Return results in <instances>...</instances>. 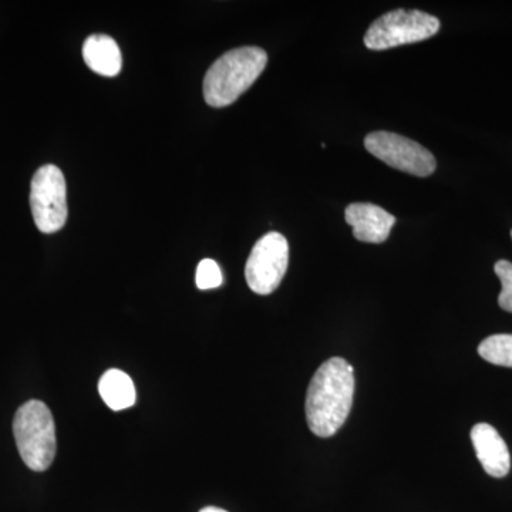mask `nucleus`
<instances>
[{"label": "nucleus", "mask_w": 512, "mask_h": 512, "mask_svg": "<svg viewBox=\"0 0 512 512\" xmlns=\"http://www.w3.org/2000/svg\"><path fill=\"white\" fill-rule=\"evenodd\" d=\"M355 394V370L342 357L326 360L316 370L306 393V421L322 439L335 436L348 419Z\"/></svg>", "instance_id": "obj_1"}, {"label": "nucleus", "mask_w": 512, "mask_h": 512, "mask_svg": "<svg viewBox=\"0 0 512 512\" xmlns=\"http://www.w3.org/2000/svg\"><path fill=\"white\" fill-rule=\"evenodd\" d=\"M268 55L261 47L247 46L229 50L217 60L204 79L205 101L211 107L235 103L261 76Z\"/></svg>", "instance_id": "obj_2"}, {"label": "nucleus", "mask_w": 512, "mask_h": 512, "mask_svg": "<svg viewBox=\"0 0 512 512\" xmlns=\"http://www.w3.org/2000/svg\"><path fill=\"white\" fill-rule=\"evenodd\" d=\"M13 434L23 463L43 473L56 457V426L52 412L40 400H30L19 407L13 419Z\"/></svg>", "instance_id": "obj_3"}, {"label": "nucleus", "mask_w": 512, "mask_h": 512, "mask_svg": "<svg viewBox=\"0 0 512 512\" xmlns=\"http://www.w3.org/2000/svg\"><path fill=\"white\" fill-rule=\"evenodd\" d=\"M440 30V20L421 10L397 9L375 20L367 30L365 46L370 50L423 42Z\"/></svg>", "instance_id": "obj_4"}, {"label": "nucleus", "mask_w": 512, "mask_h": 512, "mask_svg": "<svg viewBox=\"0 0 512 512\" xmlns=\"http://www.w3.org/2000/svg\"><path fill=\"white\" fill-rule=\"evenodd\" d=\"M30 208L36 227L43 234H55L67 221V187L62 170L56 165H42L30 185Z\"/></svg>", "instance_id": "obj_5"}, {"label": "nucleus", "mask_w": 512, "mask_h": 512, "mask_svg": "<svg viewBox=\"0 0 512 512\" xmlns=\"http://www.w3.org/2000/svg\"><path fill=\"white\" fill-rule=\"evenodd\" d=\"M365 147L372 156L403 173L424 178L436 171L433 154L416 141L399 134L375 131L365 138Z\"/></svg>", "instance_id": "obj_6"}, {"label": "nucleus", "mask_w": 512, "mask_h": 512, "mask_svg": "<svg viewBox=\"0 0 512 512\" xmlns=\"http://www.w3.org/2000/svg\"><path fill=\"white\" fill-rule=\"evenodd\" d=\"M288 264L289 245L284 235L269 232L259 239L245 266V278L251 291L271 295L281 285Z\"/></svg>", "instance_id": "obj_7"}, {"label": "nucleus", "mask_w": 512, "mask_h": 512, "mask_svg": "<svg viewBox=\"0 0 512 512\" xmlns=\"http://www.w3.org/2000/svg\"><path fill=\"white\" fill-rule=\"evenodd\" d=\"M345 220L353 228V237L367 244H383L396 224L394 215L367 202L350 204L345 211Z\"/></svg>", "instance_id": "obj_8"}, {"label": "nucleus", "mask_w": 512, "mask_h": 512, "mask_svg": "<svg viewBox=\"0 0 512 512\" xmlns=\"http://www.w3.org/2000/svg\"><path fill=\"white\" fill-rule=\"evenodd\" d=\"M471 441L488 476L503 478L510 473V450L493 426L487 423L476 424L471 430Z\"/></svg>", "instance_id": "obj_9"}, {"label": "nucleus", "mask_w": 512, "mask_h": 512, "mask_svg": "<svg viewBox=\"0 0 512 512\" xmlns=\"http://www.w3.org/2000/svg\"><path fill=\"white\" fill-rule=\"evenodd\" d=\"M83 59L94 73L106 77L117 76L123 66L119 45L107 35L87 37L83 45Z\"/></svg>", "instance_id": "obj_10"}, {"label": "nucleus", "mask_w": 512, "mask_h": 512, "mask_svg": "<svg viewBox=\"0 0 512 512\" xmlns=\"http://www.w3.org/2000/svg\"><path fill=\"white\" fill-rule=\"evenodd\" d=\"M99 393L114 412L130 409L137 402L136 386L123 370L110 369L101 376Z\"/></svg>", "instance_id": "obj_11"}, {"label": "nucleus", "mask_w": 512, "mask_h": 512, "mask_svg": "<svg viewBox=\"0 0 512 512\" xmlns=\"http://www.w3.org/2000/svg\"><path fill=\"white\" fill-rule=\"evenodd\" d=\"M478 355L493 365L512 367V335L488 336L478 346Z\"/></svg>", "instance_id": "obj_12"}, {"label": "nucleus", "mask_w": 512, "mask_h": 512, "mask_svg": "<svg viewBox=\"0 0 512 512\" xmlns=\"http://www.w3.org/2000/svg\"><path fill=\"white\" fill-rule=\"evenodd\" d=\"M195 284L201 291L220 288L222 285V272L217 262L212 259H202L195 275Z\"/></svg>", "instance_id": "obj_13"}, {"label": "nucleus", "mask_w": 512, "mask_h": 512, "mask_svg": "<svg viewBox=\"0 0 512 512\" xmlns=\"http://www.w3.org/2000/svg\"><path fill=\"white\" fill-rule=\"evenodd\" d=\"M494 271L503 285V291L498 296V305L503 311L512 313V264L501 259L495 264Z\"/></svg>", "instance_id": "obj_14"}, {"label": "nucleus", "mask_w": 512, "mask_h": 512, "mask_svg": "<svg viewBox=\"0 0 512 512\" xmlns=\"http://www.w3.org/2000/svg\"><path fill=\"white\" fill-rule=\"evenodd\" d=\"M200 512H228V511L222 510V508H218V507H205V508H202V510Z\"/></svg>", "instance_id": "obj_15"}, {"label": "nucleus", "mask_w": 512, "mask_h": 512, "mask_svg": "<svg viewBox=\"0 0 512 512\" xmlns=\"http://www.w3.org/2000/svg\"><path fill=\"white\" fill-rule=\"evenodd\" d=\"M511 238H512V231H511Z\"/></svg>", "instance_id": "obj_16"}]
</instances>
